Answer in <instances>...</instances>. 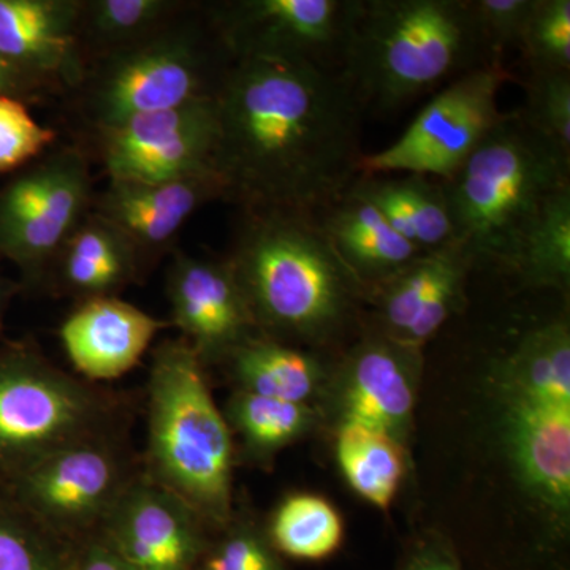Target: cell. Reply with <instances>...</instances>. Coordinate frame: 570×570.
<instances>
[{"mask_svg": "<svg viewBox=\"0 0 570 570\" xmlns=\"http://www.w3.org/2000/svg\"><path fill=\"white\" fill-rule=\"evenodd\" d=\"M214 100V171L245 209L316 214L358 178L365 110L341 71L236 59Z\"/></svg>", "mask_w": 570, "mask_h": 570, "instance_id": "cell-1", "label": "cell"}, {"mask_svg": "<svg viewBox=\"0 0 570 570\" xmlns=\"http://www.w3.org/2000/svg\"><path fill=\"white\" fill-rule=\"evenodd\" d=\"M227 261L262 335L325 347L343 340L360 316L362 285L313 214L246 209Z\"/></svg>", "mask_w": 570, "mask_h": 570, "instance_id": "cell-2", "label": "cell"}, {"mask_svg": "<svg viewBox=\"0 0 570 570\" xmlns=\"http://www.w3.org/2000/svg\"><path fill=\"white\" fill-rule=\"evenodd\" d=\"M441 183L452 242L466 250L478 275L512 281L543 209L570 187V156L532 130L519 110L502 112L466 163Z\"/></svg>", "mask_w": 570, "mask_h": 570, "instance_id": "cell-3", "label": "cell"}, {"mask_svg": "<svg viewBox=\"0 0 570 570\" xmlns=\"http://www.w3.org/2000/svg\"><path fill=\"white\" fill-rule=\"evenodd\" d=\"M493 63L504 62L491 55L468 0H362L341 73L363 110L389 115Z\"/></svg>", "mask_w": 570, "mask_h": 570, "instance_id": "cell-4", "label": "cell"}, {"mask_svg": "<svg viewBox=\"0 0 570 570\" xmlns=\"http://www.w3.org/2000/svg\"><path fill=\"white\" fill-rule=\"evenodd\" d=\"M235 438L193 347L165 341L148 381L149 479L183 499L212 532L234 519Z\"/></svg>", "mask_w": 570, "mask_h": 570, "instance_id": "cell-5", "label": "cell"}, {"mask_svg": "<svg viewBox=\"0 0 570 570\" xmlns=\"http://www.w3.org/2000/svg\"><path fill=\"white\" fill-rule=\"evenodd\" d=\"M100 393L29 351L0 356V472L10 480L71 442L107 431Z\"/></svg>", "mask_w": 570, "mask_h": 570, "instance_id": "cell-6", "label": "cell"}, {"mask_svg": "<svg viewBox=\"0 0 570 570\" xmlns=\"http://www.w3.org/2000/svg\"><path fill=\"white\" fill-rule=\"evenodd\" d=\"M228 66L216 67L200 33L157 32L112 52L94 85V118L100 130L111 129L137 116L214 97Z\"/></svg>", "mask_w": 570, "mask_h": 570, "instance_id": "cell-7", "label": "cell"}, {"mask_svg": "<svg viewBox=\"0 0 570 570\" xmlns=\"http://www.w3.org/2000/svg\"><path fill=\"white\" fill-rule=\"evenodd\" d=\"M512 78L504 63L461 75L425 105L395 142L363 154L358 174L450 178L502 118L498 96Z\"/></svg>", "mask_w": 570, "mask_h": 570, "instance_id": "cell-8", "label": "cell"}, {"mask_svg": "<svg viewBox=\"0 0 570 570\" xmlns=\"http://www.w3.org/2000/svg\"><path fill=\"white\" fill-rule=\"evenodd\" d=\"M126 455L108 434L71 442L10 480L13 501L67 542L96 534L132 482Z\"/></svg>", "mask_w": 570, "mask_h": 570, "instance_id": "cell-9", "label": "cell"}, {"mask_svg": "<svg viewBox=\"0 0 570 570\" xmlns=\"http://www.w3.org/2000/svg\"><path fill=\"white\" fill-rule=\"evenodd\" d=\"M362 0H235L213 9L232 61L272 58L341 71Z\"/></svg>", "mask_w": 570, "mask_h": 570, "instance_id": "cell-10", "label": "cell"}, {"mask_svg": "<svg viewBox=\"0 0 570 570\" xmlns=\"http://www.w3.org/2000/svg\"><path fill=\"white\" fill-rule=\"evenodd\" d=\"M89 200L85 157L75 149L51 154L0 193V254L40 272L85 219Z\"/></svg>", "mask_w": 570, "mask_h": 570, "instance_id": "cell-11", "label": "cell"}, {"mask_svg": "<svg viewBox=\"0 0 570 570\" xmlns=\"http://www.w3.org/2000/svg\"><path fill=\"white\" fill-rule=\"evenodd\" d=\"M423 366L425 351L366 328L330 373L324 395L335 428H373L406 445Z\"/></svg>", "mask_w": 570, "mask_h": 570, "instance_id": "cell-12", "label": "cell"}, {"mask_svg": "<svg viewBox=\"0 0 570 570\" xmlns=\"http://www.w3.org/2000/svg\"><path fill=\"white\" fill-rule=\"evenodd\" d=\"M216 145L214 97L102 130V159L110 181L167 183L216 174Z\"/></svg>", "mask_w": 570, "mask_h": 570, "instance_id": "cell-13", "label": "cell"}, {"mask_svg": "<svg viewBox=\"0 0 570 570\" xmlns=\"http://www.w3.org/2000/svg\"><path fill=\"white\" fill-rule=\"evenodd\" d=\"M474 264L459 243L425 250L395 275L363 292L367 328L403 346L425 351L468 306Z\"/></svg>", "mask_w": 570, "mask_h": 570, "instance_id": "cell-14", "label": "cell"}, {"mask_svg": "<svg viewBox=\"0 0 570 570\" xmlns=\"http://www.w3.org/2000/svg\"><path fill=\"white\" fill-rule=\"evenodd\" d=\"M96 534L134 570H197L212 538L193 508L146 474L135 475Z\"/></svg>", "mask_w": 570, "mask_h": 570, "instance_id": "cell-15", "label": "cell"}, {"mask_svg": "<svg viewBox=\"0 0 570 570\" xmlns=\"http://www.w3.org/2000/svg\"><path fill=\"white\" fill-rule=\"evenodd\" d=\"M167 295L174 324L205 366L224 363L258 333L228 261L176 255Z\"/></svg>", "mask_w": 570, "mask_h": 570, "instance_id": "cell-16", "label": "cell"}, {"mask_svg": "<svg viewBox=\"0 0 570 570\" xmlns=\"http://www.w3.org/2000/svg\"><path fill=\"white\" fill-rule=\"evenodd\" d=\"M227 197L217 174L167 183L110 181L96 214L134 247L138 258L167 246L202 206Z\"/></svg>", "mask_w": 570, "mask_h": 570, "instance_id": "cell-17", "label": "cell"}, {"mask_svg": "<svg viewBox=\"0 0 570 570\" xmlns=\"http://www.w3.org/2000/svg\"><path fill=\"white\" fill-rule=\"evenodd\" d=\"M165 322L116 296L85 299L63 321L61 341L71 366L89 381H112L129 373Z\"/></svg>", "mask_w": 570, "mask_h": 570, "instance_id": "cell-18", "label": "cell"}, {"mask_svg": "<svg viewBox=\"0 0 570 570\" xmlns=\"http://www.w3.org/2000/svg\"><path fill=\"white\" fill-rule=\"evenodd\" d=\"M81 10L75 0H0V58L41 82H77Z\"/></svg>", "mask_w": 570, "mask_h": 570, "instance_id": "cell-19", "label": "cell"}, {"mask_svg": "<svg viewBox=\"0 0 570 570\" xmlns=\"http://www.w3.org/2000/svg\"><path fill=\"white\" fill-rule=\"evenodd\" d=\"M501 406L505 448L524 489L564 523L570 508V407Z\"/></svg>", "mask_w": 570, "mask_h": 570, "instance_id": "cell-20", "label": "cell"}, {"mask_svg": "<svg viewBox=\"0 0 570 570\" xmlns=\"http://www.w3.org/2000/svg\"><path fill=\"white\" fill-rule=\"evenodd\" d=\"M491 382L501 403L570 407L568 317L524 325L493 363Z\"/></svg>", "mask_w": 570, "mask_h": 570, "instance_id": "cell-21", "label": "cell"}, {"mask_svg": "<svg viewBox=\"0 0 570 570\" xmlns=\"http://www.w3.org/2000/svg\"><path fill=\"white\" fill-rule=\"evenodd\" d=\"M313 216L363 292L425 253L397 234L376 206L352 186Z\"/></svg>", "mask_w": 570, "mask_h": 570, "instance_id": "cell-22", "label": "cell"}, {"mask_svg": "<svg viewBox=\"0 0 570 570\" xmlns=\"http://www.w3.org/2000/svg\"><path fill=\"white\" fill-rule=\"evenodd\" d=\"M236 390L288 403L313 404L328 384L332 366L321 354L257 333L225 360Z\"/></svg>", "mask_w": 570, "mask_h": 570, "instance_id": "cell-23", "label": "cell"}, {"mask_svg": "<svg viewBox=\"0 0 570 570\" xmlns=\"http://www.w3.org/2000/svg\"><path fill=\"white\" fill-rule=\"evenodd\" d=\"M59 283L85 299L116 296L138 273L140 258L130 243L99 214H86L52 264Z\"/></svg>", "mask_w": 570, "mask_h": 570, "instance_id": "cell-24", "label": "cell"}, {"mask_svg": "<svg viewBox=\"0 0 570 570\" xmlns=\"http://www.w3.org/2000/svg\"><path fill=\"white\" fill-rule=\"evenodd\" d=\"M393 228L422 250L452 242V223L442 183L423 175L363 176L352 183Z\"/></svg>", "mask_w": 570, "mask_h": 570, "instance_id": "cell-25", "label": "cell"}, {"mask_svg": "<svg viewBox=\"0 0 570 570\" xmlns=\"http://www.w3.org/2000/svg\"><path fill=\"white\" fill-rule=\"evenodd\" d=\"M337 466L348 487L371 505L387 510L406 475V445L362 425L335 428Z\"/></svg>", "mask_w": 570, "mask_h": 570, "instance_id": "cell-26", "label": "cell"}, {"mask_svg": "<svg viewBox=\"0 0 570 570\" xmlns=\"http://www.w3.org/2000/svg\"><path fill=\"white\" fill-rule=\"evenodd\" d=\"M224 415L243 452L261 463L313 433L321 420L313 404L288 403L243 390H235Z\"/></svg>", "mask_w": 570, "mask_h": 570, "instance_id": "cell-27", "label": "cell"}, {"mask_svg": "<svg viewBox=\"0 0 570 570\" xmlns=\"http://www.w3.org/2000/svg\"><path fill=\"white\" fill-rule=\"evenodd\" d=\"M269 542L285 561L322 562L344 543V521L328 499L314 493L284 498L264 524Z\"/></svg>", "mask_w": 570, "mask_h": 570, "instance_id": "cell-28", "label": "cell"}, {"mask_svg": "<svg viewBox=\"0 0 570 570\" xmlns=\"http://www.w3.org/2000/svg\"><path fill=\"white\" fill-rule=\"evenodd\" d=\"M519 287L568 294L570 285V187L543 209L521 253Z\"/></svg>", "mask_w": 570, "mask_h": 570, "instance_id": "cell-29", "label": "cell"}, {"mask_svg": "<svg viewBox=\"0 0 570 570\" xmlns=\"http://www.w3.org/2000/svg\"><path fill=\"white\" fill-rule=\"evenodd\" d=\"M75 546L0 499V570H73Z\"/></svg>", "mask_w": 570, "mask_h": 570, "instance_id": "cell-30", "label": "cell"}, {"mask_svg": "<svg viewBox=\"0 0 570 570\" xmlns=\"http://www.w3.org/2000/svg\"><path fill=\"white\" fill-rule=\"evenodd\" d=\"M179 6L171 0H94L82 3L81 26L94 40L121 50L160 32Z\"/></svg>", "mask_w": 570, "mask_h": 570, "instance_id": "cell-31", "label": "cell"}, {"mask_svg": "<svg viewBox=\"0 0 570 570\" xmlns=\"http://www.w3.org/2000/svg\"><path fill=\"white\" fill-rule=\"evenodd\" d=\"M214 534L198 570H291L257 521L234 517Z\"/></svg>", "mask_w": 570, "mask_h": 570, "instance_id": "cell-32", "label": "cell"}, {"mask_svg": "<svg viewBox=\"0 0 570 570\" xmlns=\"http://www.w3.org/2000/svg\"><path fill=\"white\" fill-rule=\"evenodd\" d=\"M519 51L528 71H570V0H538Z\"/></svg>", "mask_w": 570, "mask_h": 570, "instance_id": "cell-33", "label": "cell"}, {"mask_svg": "<svg viewBox=\"0 0 570 570\" xmlns=\"http://www.w3.org/2000/svg\"><path fill=\"white\" fill-rule=\"evenodd\" d=\"M520 115L543 138L570 156V71H531Z\"/></svg>", "mask_w": 570, "mask_h": 570, "instance_id": "cell-34", "label": "cell"}, {"mask_svg": "<svg viewBox=\"0 0 570 570\" xmlns=\"http://www.w3.org/2000/svg\"><path fill=\"white\" fill-rule=\"evenodd\" d=\"M55 140V130L41 126L21 99L0 94V174L28 164Z\"/></svg>", "mask_w": 570, "mask_h": 570, "instance_id": "cell-35", "label": "cell"}, {"mask_svg": "<svg viewBox=\"0 0 570 570\" xmlns=\"http://www.w3.org/2000/svg\"><path fill=\"white\" fill-rule=\"evenodd\" d=\"M487 47L504 62L509 50H519L521 36L538 0H468Z\"/></svg>", "mask_w": 570, "mask_h": 570, "instance_id": "cell-36", "label": "cell"}, {"mask_svg": "<svg viewBox=\"0 0 570 570\" xmlns=\"http://www.w3.org/2000/svg\"><path fill=\"white\" fill-rule=\"evenodd\" d=\"M393 570H468L449 535L425 531L409 540Z\"/></svg>", "mask_w": 570, "mask_h": 570, "instance_id": "cell-37", "label": "cell"}, {"mask_svg": "<svg viewBox=\"0 0 570 570\" xmlns=\"http://www.w3.org/2000/svg\"><path fill=\"white\" fill-rule=\"evenodd\" d=\"M73 570H134L97 534L75 546Z\"/></svg>", "mask_w": 570, "mask_h": 570, "instance_id": "cell-38", "label": "cell"}, {"mask_svg": "<svg viewBox=\"0 0 570 570\" xmlns=\"http://www.w3.org/2000/svg\"><path fill=\"white\" fill-rule=\"evenodd\" d=\"M43 85L45 82L0 58V94L20 99L21 94H31Z\"/></svg>", "mask_w": 570, "mask_h": 570, "instance_id": "cell-39", "label": "cell"}, {"mask_svg": "<svg viewBox=\"0 0 570 570\" xmlns=\"http://www.w3.org/2000/svg\"><path fill=\"white\" fill-rule=\"evenodd\" d=\"M0 311H2V309H0Z\"/></svg>", "mask_w": 570, "mask_h": 570, "instance_id": "cell-40", "label": "cell"}, {"mask_svg": "<svg viewBox=\"0 0 570 570\" xmlns=\"http://www.w3.org/2000/svg\"><path fill=\"white\" fill-rule=\"evenodd\" d=\"M198 570V569H197Z\"/></svg>", "mask_w": 570, "mask_h": 570, "instance_id": "cell-41", "label": "cell"}]
</instances>
